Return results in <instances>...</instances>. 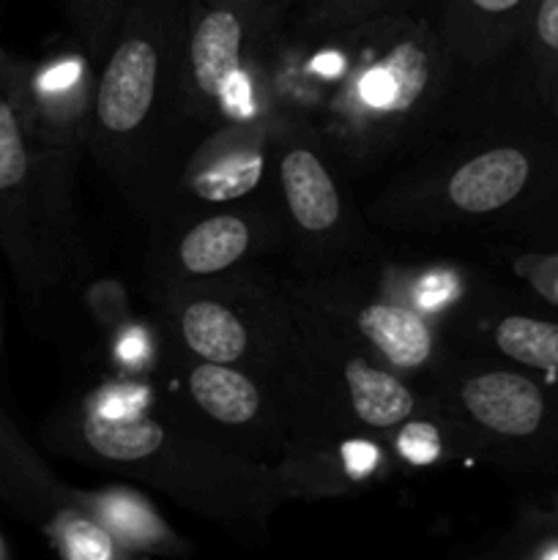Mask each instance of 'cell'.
I'll return each instance as SVG.
<instances>
[{
	"label": "cell",
	"instance_id": "6da1fadb",
	"mask_svg": "<svg viewBox=\"0 0 558 560\" xmlns=\"http://www.w3.org/2000/svg\"><path fill=\"white\" fill-rule=\"evenodd\" d=\"M66 435L88 463L146 481L233 534H263L279 501L293 492L284 468H266L140 408L124 413L88 399L71 413Z\"/></svg>",
	"mask_w": 558,
	"mask_h": 560
},
{
	"label": "cell",
	"instance_id": "7a4b0ae2",
	"mask_svg": "<svg viewBox=\"0 0 558 560\" xmlns=\"http://www.w3.org/2000/svg\"><path fill=\"white\" fill-rule=\"evenodd\" d=\"M321 38L334 58V91L323 102V120L356 156L405 140L438 102L452 66L441 33L421 14L386 16Z\"/></svg>",
	"mask_w": 558,
	"mask_h": 560
},
{
	"label": "cell",
	"instance_id": "3957f363",
	"mask_svg": "<svg viewBox=\"0 0 558 560\" xmlns=\"http://www.w3.org/2000/svg\"><path fill=\"white\" fill-rule=\"evenodd\" d=\"M186 9L189 0H129L96 66L88 151L129 191L148 180L175 118Z\"/></svg>",
	"mask_w": 558,
	"mask_h": 560
},
{
	"label": "cell",
	"instance_id": "277c9868",
	"mask_svg": "<svg viewBox=\"0 0 558 560\" xmlns=\"http://www.w3.org/2000/svg\"><path fill=\"white\" fill-rule=\"evenodd\" d=\"M295 0H189L175 115L213 129L260 115L255 77Z\"/></svg>",
	"mask_w": 558,
	"mask_h": 560
},
{
	"label": "cell",
	"instance_id": "5b68a950",
	"mask_svg": "<svg viewBox=\"0 0 558 560\" xmlns=\"http://www.w3.org/2000/svg\"><path fill=\"white\" fill-rule=\"evenodd\" d=\"M71 206L55 189L27 126L14 55L0 47V246L27 293H42L69 266Z\"/></svg>",
	"mask_w": 558,
	"mask_h": 560
},
{
	"label": "cell",
	"instance_id": "8992f818",
	"mask_svg": "<svg viewBox=\"0 0 558 560\" xmlns=\"http://www.w3.org/2000/svg\"><path fill=\"white\" fill-rule=\"evenodd\" d=\"M27 126L42 151L55 189L69 200L71 178L82 151H88L93 120L96 63L80 52H58L27 63L14 58Z\"/></svg>",
	"mask_w": 558,
	"mask_h": 560
},
{
	"label": "cell",
	"instance_id": "52a82bcc",
	"mask_svg": "<svg viewBox=\"0 0 558 560\" xmlns=\"http://www.w3.org/2000/svg\"><path fill=\"white\" fill-rule=\"evenodd\" d=\"M271 145L277 148L279 189L295 233L315 244L342 238L348 230V211L321 148L301 131L299 124L279 131V120H274Z\"/></svg>",
	"mask_w": 558,
	"mask_h": 560
},
{
	"label": "cell",
	"instance_id": "ba28073f",
	"mask_svg": "<svg viewBox=\"0 0 558 560\" xmlns=\"http://www.w3.org/2000/svg\"><path fill=\"white\" fill-rule=\"evenodd\" d=\"M274 124L263 115L213 126L184 170L181 186L202 202H233L257 189L266 170Z\"/></svg>",
	"mask_w": 558,
	"mask_h": 560
},
{
	"label": "cell",
	"instance_id": "9c48e42d",
	"mask_svg": "<svg viewBox=\"0 0 558 560\" xmlns=\"http://www.w3.org/2000/svg\"><path fill=\"white\" fill-rule=\"evenodd\" d=\"M457 402L476 427L509 441L536 435L547 416V399L539 383L509 370H487L465 377L457 388Z\"/></svg>",
	"mask_w": 558,
	"mask_h": 560
},
{
	"label": "cell",
	"instance_id": "30bf717a",
	"mask_svg": "<svg viewBox=\"0 0 558 560\" xmlns=\"http://www.w3.org/2000/svg\"><path fill=\"white\" fill-rule=\"evenodd\" d=\"M310 364H332L328 375L342 383L350 413L364 427L381 432L397 430L416 413L414 392L399 377L386 370H377L334 339L323 342V355L315 353Z\"/></svg>",
	"mask_w": 558,
	"mask_h": 560
},
{
	"label": "cell",
	"instance_id": "8fae6325",
	"mask_svg": "<svg viewBox=\"0 0 558 560\" xmlns=\"http://www.w3.org/2000/svg\"><path fill=\"white\" fill-rule=\"evenodd\" d=\"M531 0H435V31L452 60L485 63L512 38Z\"/></svg>",
	"mask_w": 558,
	"mask_h": 560
},
{
	"label": "cell",
	"instance_id": "7c38bea8",
	"mask_svg": "<svg viewBox=\"0 0 558 560\" xmlns=\"http://www.w3.org/2000/svg\"><path fill=\"white\" fill-rule=\"evenodd\" d=\"M0 498L44 528L55 514L74 503V492L55 479L31 443L16 432L3 408H0Z\"/></svg>",
	"mask_w": 558,
	"mask_h": 560
},
{
	"label": "cell",
	"instance_id": "4fadbf2b",
	"mask_svg": "<svg viewBox=\"0 0 558 560\" xmlns=\"http://www.w3.org/2000/svg\"><path fill=\"white\" fill-rule=\"evenodd\" d=\"M175 328L184 348L197 361L213 364H244L255 348L249 323L235 306L211 293H195L175 306Z\"/></svg>",
	"mask_w": 558,
	"mask_h": 560
},
{
	"label": "cell",
	"instance_id": "5bb4252c",
	"mask_svg": "<svg viewBox=\"0 0 558 560\" xmlns=\"http://www.w3.org/2000/svg\"><path fill=\"white\" fill-rule=\"evenodd\" d=\"M531 178V159L520 148L501 145L460 164L446 180L449 206L468 217L507 208Z\"/></svg>",
	"mask_w": 558,
	"mask_h": 560
},
{
	"label": "cell",
	"instance_id": "9a60e30c",
	"mask_svg": "<svg viewBox=\"0 0 558 560\" xmlns=\"http://www.w3.org/2000/svg\"><path fill=\"white\" fill-rule=\"evenodd\" d=\"M263 228L241 213H211L184 230L175 266L184 279H217L244 262L260 244Z\"/></svg>",
	"mask_w": 558,
	"mask_h": 560
},
{
	"label": "cell",
	"instance_id": "2e32d148",
	"mask_svg": "<svg viewBox=\"0 0 558 560\" xmlns=\"http://www.w3.org/2000/svg\"><path fill=\"white\" fill-rule=\"evenodd\" d=\"M186 392L200 413L233 430H249L263 424L268 416L266 394L260 383L235 364H213L200 361L186 375Z\"/></svg>",
	"mask_w": 558,
	"mask_h": 560
},
{
	"label": "cell",
	"instance_id": "e0dca14e",
	"mask_svg": "<svg viewBox=\"0 0 558 560\" xmlns=\"http://www.w3.org/2000/svg\"><path fill=\"white\" fill-rule=\"evenodd\" d=\"M353 328L397 370H421L435 355V331L419 312L392 301L356 306Z\"/></svg>",
	"mask_w": 558,
	"mask_h": 560
},
{
	"label": "cell",
	"instance_id": "ac0fdd59",
	"mask_svg": "<svg viewBox=\"0 0 558 560\" xmlns=\"http://www.w3.org/2000/svg\"><path fill=\"white\" fill-rule=\"evenodd\" d=\"M427 0H295L293 36L321 38L332 33L353 31L367 22L386 20V16L419 14Z\"/></svg>",
	"mask_w": 558,
	"mask_h": 560
},
{
	"label": "cell",
	"instance_id": "d6986e66",
	"mask_svg": "<svg viewBox=\"0 0 558 560\" xmlns=\"http://www.w3.org/2000/svg\"><path fill=\"white\" fill-rule=\"evenodd\" d=\"M492 342L507 359L531 370H558V323L509 315L492 331Z\"/></svg>",
	"mask_w": 558,
	"mask_h": 560
},
{
	"label": "cell",
	"instance_id": "ffe728a7",
	"mask_svg": "<svg viewBox=\"0 0 558 560\" xmlns=\"http://www.w3.org/2000/svg\"><path fill=\"white\" fill-rule=\"evenodd\" d=\"M47 530L58 541V550L71 560H113L120 556L113 530L93 517L85 506H80L77 498L71 506L49 520Z\"/></svg>",
	"mask_w": 558,
	"mask_h": 560
},
{
	"label": "cell",
	"instance_id": "44dd1931",
	"mask_svg": "<svg viewBox=\"0 0 558 560\" xmlns=\"http://www.w3.org/2000/svg\"><path fill=\"white\" fill-rule=\"evenodd\" d=\"M129 0H63L74 38L93 63H102Z\"/></svg>",
	"mask_w": 558,
	"mask_h": 560
},
{
	"label": "cell",
	"instance_id": "7402d4cb",
	"mask_svg": "<svg viewBox=\"0 0 558 560\" xmlns=\"http://www.w3.org/2000/svg\"><path fill=\"white\" fill-rule=\"evenodd\" d=\"M534 42L539 55H545L547 60H558V0H536Z\"/></svg>",
	"mask_w": 558,
	"mask_h": 560
},
{
	"label": "cell",
	"instance_id": "603a6c76",
	"mask_svg": "<svg viewBox=\"0 0 558 560\" xmlns=\"http://www.w3.org/2000/svg\"><path fill=\"white\" fill-rule=\"evenodd\" d=\"M399 452L410 459V463H430L438 452L435 430L425 424H408L399 435Z\"/></svg>",
	"mask_w": 558,
	"mask_h": 560
},
{
	"label": "cell",
	"instance_id": "cb8c5ba5",
	"mask_svg": "<svg viewBox=\"0 0 558 560\" xmlns=\"http://www.w3.org/2000/svg\"><path fill=\"white\" fill-rule=\"evenodd\" d=\"M550 293H553V299L558 301V273H556V279H553V284H550Z\"/></svg>",
	"mask_w": 558,
	"mask_h": 560
},
{
	"label": "cell",
	"instance_id": "d4e9b609",
	"mask_svg": "<svg viewBox=\"0 0 558 560\" xmlns=\"http://www.w3.org/2000/svg\"><path fill=\"white\" fill-rule=\"evenodd\" d=\"M0 350H3V310H0Z\"/></svg>",
	"mask_w": 558,
	"mask_h": 560
}]
</instances>
